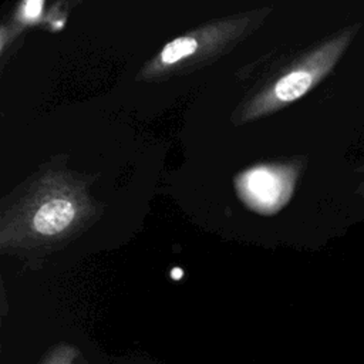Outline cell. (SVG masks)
<instances>
[{"mask_svg": "<svg viewBox=\"0 0 364 364\" xmlns=\"http://www.w3.org/2000/svg\"><path fill=\"white\" fill-rule=\"evenodd\" d=\"M94 206L81 181L67 172L43 173L1 216L3 250L54 246L91 220Z\"/></svg>", "mask_w": 364, "mask_h": 364, "instance_id": "cell-1", "label": "cell"}, {"mask_svg": "<svg viewBox=\"0 0 364 364\" xmlns=\"http://www.w3.org/2000/svg\"><path fill=\"white\" fill-rule=\"evenodd\" d=\"M269 9L223 17L168 41L141 68L136 80L159 81L212 63L250 34Z\"/></svg>", "mask_w": 364, "mask_h": 364, "instance_id": "cell-2", "label": "cell"}, {"mask_svg": "<svg viewBox=\"0 0 364 364\" xmlns=\"http://www.w3.org/2000/svg\"><path fill=\"white\" fill-rule=\"evenodd\" d=\"M351 37L353 33L347 30L286 67L243 104L239 122L245 124L273 114L307 94L334 67Z\"/></svg>", "mask_w": 364, "mask_h": 364, "instance_id": "cell-3", "label": "cell"}, {"mask_svg": "<svg viewBox=\"0 0 364 364\" xmlns=\"http://www.w3.org/2000/svg\"><path fill=\"white\" fill-rule=\"evenodd\" d=\"M236 188L249 206L270 213L282 208L290 196L293 175L282 166H257L237 176Z\"/></svg>", "mask_w": 364, "mask_h": 364, "instance_id": "cell-4", "label": "cell"}, {"mask_svg": "<svg viewBox=\"0 0 364 364\" xmlns=\"http://www.w3.org/2000/svg\"><path fill=\"white\" fill-rule=\"evenodd\" d=\"M40 364H87V361L75 346L58 344L43 357Z\"/></svg>", "mask_w": 364, "mask_h": 364, "instance_id": "cell-5", "label": "cell"}, {"mask_svg": "<svg viewBox=\"0 0 364 364\" xmlns=\"http://www.w3.org/2000/svg\"><path fill=\"white\" fill-rule=\"evenodd\" d=\"M43 3L41 1H28L21 4V18L27 20V21H34L36 17L40 14V9H41Z\"/></svg>", "mask_w": 364, "mask_h": 364, "instance_id": "cell-6", "label": "cell"}]
</instances>
